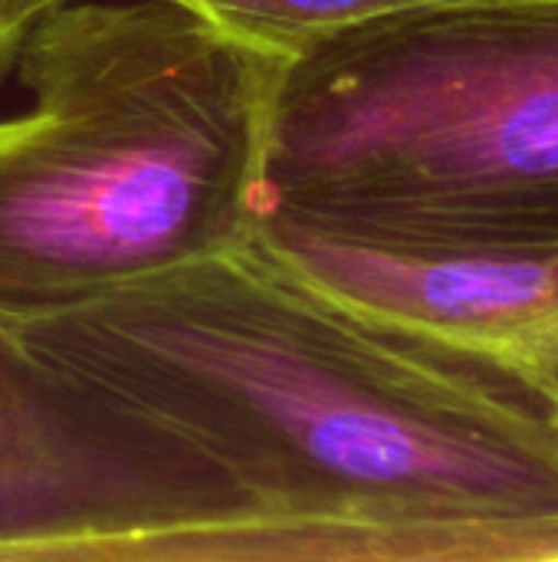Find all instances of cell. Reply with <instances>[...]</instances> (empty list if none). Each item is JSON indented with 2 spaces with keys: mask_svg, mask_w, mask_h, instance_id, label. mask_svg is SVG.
Segmentation results:
<instances>
[{
  "mask_svg": "<svg viewBox=\"0 0 558 562\" xmlns=\"http://www.w3.org/2000/svg\"><path fill=\"white\" fill-rule=\"evenodd\" d=\"M270 211L408 254L558 244V0H431L286 63Z\"/></svg>",
  "mask_w": 558,
  "mask_h": 562,
  "instance_id": "3957f363",
  "label": "cell"
},
{
  "mask_svg": "<svg viewBox=\"0 0 558 562\" xmlns=\"http://www.w3.org/2000/svg\"><path fill=\"white\" fill-rule=\"evenodd\" d=\"M257 240L312 286L513 392L558 428V244L441 257L358 244L270 211Z\"/></svg>",
  "mask_w": 558,
  "mask_h": 562,
  "instance_id": "5b68a950",
  "label": "cell"
},
{
  "mask_svg": "<svg viewBox=\"0 0 558 562\" xmlns=\"http://www.w3.org/2000/svg\"><path fill=\"white\" fill-rule=\"evenodd\" d=\"M66 0H0V30L7 33H26L33 20H39L46 10L59 7Z\"/></svg>",
  "mask_w": 558,
  "mask_h": 562,
  "instance_id": "52a82bcc",
  "label": "cell"
},
{
  "mask_svg": "<svg viewBox=\"0 0 558 562\" xmlns=\"http://www.w3.org/2000/svg\"><path fill=\"white\" fill-rule=\"evenodd\" d=\"M20 40H23V33H7V30H0V86H3V79L10 76V69H13Z\"/></svg>",
  "mask_w": 558,
  "mask_h": 562,
  "instance_id": "ba28073f",
  "label": "cell"
},
{
  "mask_svg": "<svg viewBox=\"0 0 558 562\" xmlns=\"http://www.w3.org/2000/svg\"><path fill=\"white\" fill-rule=\"evenodd\" d=\"M0 346L210 474L266 562H558V428L257 237Z\"/></svg>",
  "mask_w": 558,
  "mask_h": 562,
  "instance_id": "6da1fadb",
  "label": "cell"
},
{
  "mask_svg": "<svg viewBox=\"0 0 558 562\" xmlns=\"http://www.w3.org/2000/svg\"><path fill=\"white\" fill-rule=\"evenodd\" d=\"M174 3L194 10L227 36L293 63L362 23L431 0H174Z\"/></svg>",
  "mask_w": 558,
  "mask_h": 562,
  "instance_id": "8992f818",
  "label": "cell"
},
{
  "mask_svg": "<svg viewBox=\"0 0 558 562\" xmlns=\"http://www.w3.org/2000/svg\"><path fill=\"white\" fill-rule=\"evenodd\" d=\"M283 69L174 0L33 20L0 115V326L250 244Z\"/></svg>",
  "mask_w": 558,
  "mask_h": 562,
  "instance_id": "7a4b0ae2",
  "label": "cell"
},
{
  "mask_svg": "<svg viewBox=\"0 0 558 562\" xmlns=\"http://www.w3.org/2000/svg\"><path fill=\"white\" fill-rule=\"evenodd\" d=\"M0 560H257L210 474L0 346Z\"/></svg>",
  "mask_w": 558,
  "mask_h": 562,
  "instance_id": "277c9868",
  "label": "cell"
}]
</instances>
